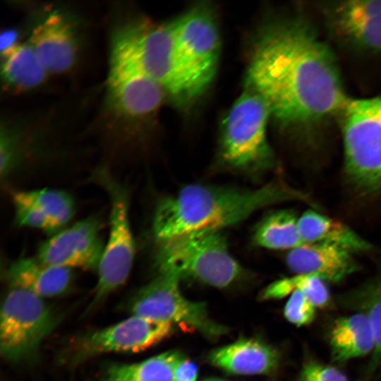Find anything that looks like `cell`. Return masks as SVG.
I'll return each instance as SVG.
<instances>
[{
    "instance_id": "cell-26",
    "label": "cell",
    "mask_w": 381,
    "mask_h": 381,
    "mask_svg": "<svg viewBox=\"0 0 381 381\" xmlns=\"http://www.w3.org/2000/svg\"><path fill=\"white\" fill-rule=\"evenodd\" d=\"M348 299L351 305L370 321L375 340L373 361L377 363L381 361V277L352 291Z\"/></svg>"
},
{
    "instance_id": "cell-6",
    "label": "cell",
    "mask_w": 381,
    "mask_h": 381,
    "mask_svg": "<svg viewBox=\"0 0 381 381\" xmlns=\"http://www.w3.org/2000/svg\"><path fill=\"white\" fill-rule=\"evenodd\" d=\"M270 115L267 104L253 90L248 88L237 99L222 123L220 157L224 164L246 172L274 165L266 133Z\"/></svg>"
},
{
    "instance_id": "cell-8",
    "label": "cell",
    "mask_w": 381,
    "mask_h": 381,
    "mask_svg": "<svg viewBox=\"0 0 381 381\" xmlns=\"http://www.w3.org/2000/svg\"><path fill=\"white\" fill-rule=\"evenodd\" d=\"M97 181L110 200L109 231L97 268V281L86 312L97 308L127 280L134 260L135 241L129 217V197L123 186L99 171Z\"/></svg>"
},
{
    "instance_id": "cell-11",
    "label": "cell",
    "mask_w": 381,
    "mask_h": 381,
    "mask_svg": "<svg viewBox=\"0 0 381 381\" xmlns=\"http://www.w3.org/2000/svg\"><path fill=\"white\" fill-rule=\"evenodd\" d=\"M171 22L181 54L207 87L214 75L220 53L214 12L208 6L198 5Z\"/></svg>"
},
{
    "instance_id": "cell-28",
    "label": "cell",
    "mask_w": 381,
    "mask_h": 381,
    "mask_svg": "<svg viewBox=\"0 0 381 381\" xmlns=\"http://www.w3.org/2000/svg\"><path fill=\"white\" fill-rule=\"evenodd\" d=\"M316 308L306 296L296 290L289 295L284 308V315L289 322L301 327L313 321Z\"/></svg>"
},
{
    "instance_id": "cell-30",
    "label": "cell",
    "mask_w": 381,
    "mask_h": 381,
    "mask_svg": "<svg viewBox=\"0 0 381 381\" xmlns=\"http://www.w3.org/2000/svg\"><path fill=\"white\" fill-rule=\"evenodd\" d=\"M198 369L189 358L181 356L175 369V381H196Z\"/></svg>"
},
{
    "instance_id": "cell-24",
    "label": "cell",
    "mask_w": 381,
    "mask_h": 381,
    "mask_svg": "<svg viewBox=\"0 0 381 381\" xmlns=\"http://www.w3.org/2000/svg\"><path fill=\"white\" fill-rule=\"evenodd\" d=\"M301 291L316 308H323L329 301V292L326 282L318 275L296 274L291 277L277 280L262 292V299H280L294 291Z\"/></svg>"
},
{
    "instance_id": "cell-23",
    "label": "cell",
    "mask_w": 381,
    "mask_h": 381,
    "mask_svg": "<svg viewBox=\"0 0 381 381\" xmlns=\"http://www.w3.org/2000/svg\"><path fill=\"white\" fill-rule=\"evenodd\" d=\"M298 219L290 210L271 213L260 222L254 236V243L270 249L293 250L305 244L298 229Z\"/></svg>"
},
{
    "instance_id": "cell-2",
    "label": "cell",
    "mask_w": 381,
    "mask_h": 381,
    "mask_svg": "<svg viewBox=\"0 0 381 381\" xmlns=\"http://www.w3.org/2000/svg\"><path fill=\"white\" fill-rule=\"evenodd\" d=\"M305 198L278 181L253 190L191 184L158 203L153 233L162 241L191 232L219 231L263 207Z\"/></svg>"
},
{
    "instance_id": "cell-10",
    "label": "cell",
    "mask_w": 381,
    "mask_h": 381,
    "mask_svg": "<svg viewBox=\"0 0 381 381\" xmlns=\"http://www.w3.org/2000/svg\"><path fill=\"white\" fill-rule=\"evenodd\" d=\"M174 332L171 323L131 315L82 336L70 350L69 361L75 364L104 353L142 351L170 337Z\"/></svg>"
},
{
    "instance_id": "cell-17",
    "label": "cell",
    "mask_w": 381,
    "mask_h": 381,
    "mask_svg": "<svg viewBox=\"0 0 381 381\" xmlns=\"http://www.w3.org/2000/svg\"><path fill=\"white\" fill-rule=\"evenodd\" d=\"M10 288L28 291L42 298L61 296L72 286V270L45 264L35 258H20L6 272Z\"/></svg>"
},
{
    "instance_id": "cell-21",
    "label": "cell",
    "mask_w": 381,
    "mask_h": 381,
    "mask_svg": "<svg viewBox=\"0 0 381 381\" xmlns=\"http://www.w3.org/2000/svg\"><path fill=\"white\" fill-rule=\"evenodd\" d=\"M182 354L168 351L133 363H112L102 381H175V369Z\"/></svg>"
},
{
    "instance_id": "cell-16",
    "label": "cell",
    "mask_w": 381,
    "mask_h": 381,
    "mask_svg": "<svg viewBox=\"0 0 381 381\" xmlns=\"http://www.w3.org/2000/svg\"><path fill=\"white\" fill-rule=\"evenodd\" d=\"M331 19L336 30L363 47L381 49V1H346L333 6Z\"/></svg>"
},
{
    "instance_id": "cell-14",
    "label": "cell",
    "mask_w": 381,
    "mask_h": 381,
    "mask_svg": "<svg viewBox=\"0 0 381 381\" xmlns=\"http://www.w3.org/2000/svg\"><path fill=\"white\" fill-rule=\"evenodd\" d=\"M28 42L47 73L65 72L73 65L77 42L71 21L53 11L34 28Z\"/></svg>"
},
{
    "instance_id": "cell-19",
    "label": "cell",
    "mask_w": 381,
    "mask_h": 381,
    "mask_svg": "<svg viewBox=\"0 0 381 381\" xmlns=\"http://www.w3.org/2000/svg\"><path fill=\"white\" fill-rule=\"evenodd\" d=\"M329 341L333 358L338 362L373 353L375 347L370 321L359 312L337 319L330 329Z\"/></svg>"
},
{
    "instance_id": "cell-22",
    "label": "cell",
    "mask_w": 381,
    "mask_h": 381,
    "mask_svg": "<svg viewBox=\"0 0 381 381\" xmlns=\"http://www.w3.org/2000/svg\"><path fill=\"white\" fill-rule=\"evenodd\" d=\"M2 52L1 75L7 85L26 90L43 81L47 72L28 42L15 44Z\"/></svg>"
},
{
    "instance_id": "cell-4",
    "label": "cell",
    "mask_w": 381,
    "mask_h": 381,
    "mask_svg": "<svg viewBox=\"0 0 381 381\" xmlns=\"http://www.w3.org/2000/svg\"><path fill=\"white\" fill-rule=\"evenodd\" d=\"M156 266L193 278L212 286L224 288L243 275V268L231 255L219 231H202L157 241Z\"/></svg>"
},
{
    "instance_id": "cell-27",
    "label": "cell",
    "mask_w": 381,
    "mask_h": 381,
    "mask_svg": "<svg viewBox=\"0 0 381 381\" xmlns=\"http://www.w3.org/2000/svg\"><path fill=\"white\" fill-rule=\"evenodd\" d=\"M13 202L18 226L37 229L52 234L56 233L48 218L32 204L15 193L13 195Z\"/></svg>"
},
{
    "instance_id": "cell-13",
    "label": "cell",
    "mask_w": 381,
    "mask_h": 381,
    "mask_svg": "<svg viewBox=\"0 0 381 381\" xmlns=\"http://www.w3.org/2000/svg\"><path fill=\"white\" fill-rule=\"evenodd\" d=\"M101 226L96 216L78 221L41 243L36 257L52 266L97 271L105 245Z\"/></svg>"
},
{
    "instance_id": "cell-18",
    "label": "cell",
    "mask_w": 381,
    "mask_h": 381,
    "mask_svg": "<svg viewBox=\"0 0 381 381\" xmlns=\"http://www.w3.org/2000/svg\"><path fill=\"white\" fill-rule=\"evenodd\" d=\"M213 365L235 375L269 374L277 368L279 356L270 345L254 338H241L211 351Z\"/></svg>"
},
{
    "instance_id": "cell-31",
    "label": "cell",
    "mask_w": 381,
    "mask_h": 381,
    "mask_svg": "<svg viewBox=\"0 0 381 381\" xmlns=\"http://www.w3.org/2000/svg\"><path fill=\"white\" fill-rule=\"evenodd\" d=\"M202 381H229V380H225L219 379V378H208Z\"/></svg>"
},
{
    "instance_id": "cell-25",
    "label": "cell",
    "mask_w": 381,
    "mask_h": 381,
    "mask_svg": "<svg viewBox=\"0 0 381 381\" xmlns=\"http://www.w3.org/2000/svg\"><path fill=\"white\" fill-rule=\"evenodd\" d=\"M15 194L32 204L45 215L56 232L65 226L73 215V200L63 190L42 188L18 191Z\"/></svg>"
},
{
    "instance_id": "cell-5",
    "label": "cell",
    "mask_w": 381,
    "mask_h": 381,
    "mask_svg": "<svg viewBox=\"0 0 381 381\" xmlns=\"http://www.w3.org/2000/svg\"><path fill=\"white\" fill-rule=\"evenodd\" d=\"M346 178L356 192H381V97L349 99L341 109Z\"/></svg>"
},
{
    "instance_id": "cell-15",
    "label": "cell",
    "mask_w": 381,
    "mask_h": 381,
    "mask_svg": "<svg viewBox=\"0 0 381 381\" xmlns=\"http://www.w3.org/2000/svg\"><path fill=\"white\" fill-rule=\"evenodd\" d=\"M352 253L335 245L307 243L288 253V267L296 274H310L325 282L344 280L357 270Z\"/></svg>"
},
{
    "instance_id": "cell-7",
    "label": "cell",
    "mask_w": 381,
    "mask_h": 381,
    "mask_svg": "<svg viewBox=\"0 0 381 381\" xmlns=\"http://www.w3.org/2000/svg\"><path fill=\"white\" fill-rule=\"evenodd\" d=\"M59 317L44 298L10 288L0 315V352L14 363L33 361L42 341L56 327Z\"/></svg>"
},
{
    "instance_id": "cell-29",
    "label": "cell",
    "mask_w": 381,
    "mask_h": 381,
    "mask_svg": "<svg viewBox=\"0 0 381 381\" xmlns=\"http://www.w3.org/2000/svg\"><path fill=\"white\" fill-rule=\"evenodd\" d=\"M297 381H349L337 368L316 362L307 363Z\"/></svg>"
},
{
    "instance_id": "cell-1",
    "label": "cell",
    "mask_w": 381,
    "mask_h": 381,
    "mask_svg": "<svg viewBox=\"0 0 381 381\" xmlns=\"http://www.w3.org/2000/svg\"><path fill=\"white\" fill-rule=\"evenodd\" d=\"M248 88L282 124L315 121L341 111L344 93L332 52L299 21H279L258 36L247 71Z\"/></svg>"
},
{
    "instance_id": "cell-12",
    "label": "cell",
    "mask_w": 381,
    "mask_h": 381,
    "mask_svg": "<svg viewBox=\"0 0 381 381\" xmlns=\"http://www.w3.org/2000/svg\"><path fill=\"white\" fill-rule=\"evenodd\" d=\"M107 104L117 117L126 121L145 118L156 111L165 94L136 64L110 59Z\"/></svg>"
},
{
    "instance_id": "cell-3",
    "label": "cell",
    "mask_w": 381,
    "mask_h": 381,
    "mask_svg": "<svg viewBox=\"0 0 381 381\" xmlns=\"http://www.w3.org/2000/svg\"><path fill=\"white\" fill-rule=\"evenodd\" d=\"M110 51V57L138 65L180 105L190 103L207 88L181 54L171 21L157 25L128 21L114 32Z\"/></svg>"
},
{
    "instance_id": "cell-9",
    "label": "cell",
    "mask_w": 381,
    "mask_h": 381,
    "mask_svg": "<svg viewBox=\"0 0 381 381\" xmlns=\"http://www.w3.org/2000/svg\"><path fill=\"white\" fill-rule=\"evenodd\" d=\"M180 277L168 272L157 275L128 300L131 315L177 325L209 338L218 337L227 328L213 321L202 302L187 299L179 289Z\"/></svg>"
},
{
    "instance_id": "cell-20",
    "label": "cell",
    "mask_w": 381,
    "mask_h": 381,
    "mask_svg": "<svg viewBox=\"0 0 381 381\" xmlns=\"http://www.w3.org/2000/svg\"><path fill=\"white\" fill-rule=\"evenodd\" d=\"M300 234L306 243L335 245L351 253L370 250L372 246L348 226L313 210L298 220Z\"/></svg>"
}]
</instances>
